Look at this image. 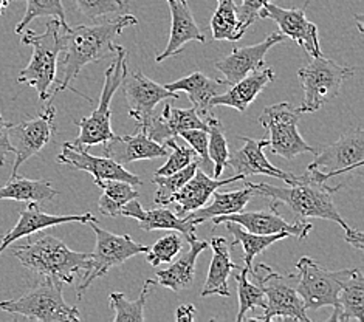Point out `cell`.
<instances>
[{
	"label": "cell",
	"mask_w": 364,
	"mask_h": 322,
	"mask_svg": "<svg viewBox=\"0 0 364 322\" xmlns=\"http://www.w3.org/2000/svg\"><path fill=\"white\" fill-rule=\"evenodd\" d=\"M136 22L135 16L124 13L112 21L95 25H77L76 28H68L65 31V43L63 50V75L55 84L58 87L53 90V95L65 89H72L70 84L85 65L115 55L118 45H115L114 41L124 31V28L136 25Z\"/></svg>",
	"instance_id": "cell-1"
},
{
	"label": "cell",
	"mask_w": 364,
	"mask_h": 322,
	"mask_svg": "<svg viewBox=\"0 0 364 322\" xmlns=\"http://www.w3.org/2000/svg\"><path fill=\"white\" fill-rule=\"evenodd\" d=\"M11 254L28 272L58 279L64 285H72L80 273L87 272L92 260V252L73 251L44 231H39L38 237L28 236L27 242L11 249Z\"/></svg>",
	"instance_id": "cell-2"
},
{
	"label": "cell",
	"mask_w": 364,
	"mask_h": 322,
	"mask_svg": "<svg viewBox=\"0 0 364 322\" xmlns=\"http://www.w3.org/2000/svg\"><path fill=\"white\" fill-rule=\"evenodd\" d=\"M68 28L70 27H64L53 17L47 22L44 33L33 30H23L21 33V42L33 48V55L28 65L17 76V82L33 87L41 101H48L53 97L58 58L64 50L65 31Z\"/></svg>",
	"instance_id": "cell-3"
},
{
	"label": "cell",
	"mask_w": 364,
	"mask_h": 322,
	"mask_svg": "<svg viewBox=\"0 0 364 322\" xmlns=\"http://www.w3.org/2000/svg\"><path fill=\"white\" fill-rule=\"evenodd\" d=\"M257 197H268L274 203H282L298 217V220L307 219H324L332 220L341 226L344 231L350 230L346 223L340 211L336 210L332 194L333 190L310 180V177L302 176V180L296 185L273 186L270 183H253Z\"/></svg>",
	"instance_id": "cell-4"
},
{
	"label": "cell",
	"mask_w": 364,
	"mask_h": 322,
	"mask_svg": "<svg viewBox=\"0 0 364 322\" xmlns=\"http://www.w3.org/2000/svg\"><path fill=\"white\" fill-rule=\"evenodd\" d=\"M315 160L307 166V176L321 185L328 186V180L344 177V181L363 173L364 164V130L353 127L348 130L336 143L316 151Z\"/></svg>",
	"instance_id": "cell-5"
},
{
	"label": "cell",
	"mask_w": 364,
	"mask_h": 322,
	"mask_svg": "<svg viewBox=\"0 0 364 322\" xmlns=\"http://www.w3.org/2000/svg\"><path fill=\"white\" fill-rule=\"evenodd\" d=\"M0 311L41 322L80 321V310L76 306H68L64 299V284L51 277H44V281L21 298L2 301Z\"/></svg>",
	"instance_id": "cell-6"
},
{
	"label": "cell",
	"mask_w": 364,
	"mask_h": 322,
	"mask_svg": "<svg viewBox=\"0 0 364 322\" xmlns=\"http://www.w3.org/2000/svg\"><path fill=\"white\" fill-rule=\"evenodd\" d=\"M248 274H253L257 285L264 291L267 301L264 315L251 318V321L270 322L276 318L304 322L310 321L306 313L307 310L304 307V302H302L296 290V274L279 273L265 264H259L255 268H251Z\"/></svg>",
	"instance_id": "cell-7"
},
{
	"label": "cell",
	"mask_w": 364,
	"mask_h": 322,
	"mask_svg": "<svg viewBox=\"0 0 364 322\" xmlns=\"http://www.w3.org/2000/svg\"><path fill=\"white\" fill-rule=\"evenodd\" d=\"M126 58L127 51L118 45L114 63L109 65L106 73H104V87L97 109L92 112L90 117H85L76 123L77 127H80V135H77L75 144L84 147L106 144L117 136L114 130H112L110 123V104L117 90L121 87V81H123V75L127 68Z\"/></svg>",
	"instance_id": "cell-8"
},
{
	"label": "cell",
	"mask_w": 364,
	"mask_h": 322,
	"mask_svg": "<svg viewBox=\"0 0 364 322\" xmlns=\"http://www.w3.org/2000/svg\"><path fill=\"white\" fill-rule=\"evenodd\" d=\"M355 73V68L338 64L333 59L324 56L311 58V63L298 70V77L304 101L298 107L301 113H314L335 100L341 92L346 80Z\"/></svg>",
	"instance_id": "cell-9"
},
{
	"label": "cell",
	"mask_w": 364,
	"mask_h": 322,
	"mask_svg": "<svg viewBox=\"0 0 364 322\" xmlns=\"http://www.w3.org/2000/svg\"><path fill=\"white\" fill-rule=\"evenodd\" d=\"M85 225H89L95 232L97 243H95V251L92 252L90 268L82 274V279L77 285V299H81L82 293L89 289L95 279L106 276L112 268L123 265L126 260L134 256L146 254L149 248L136 243L131 236H118V234L101 228L98 226V220H89Z\"/></svg>",
	"instance_id": "cell-10"
},
{
	"label": "cell",
	"mask_w": 364,
	"mask_h": 322,
	"mask_svg": "<svg viewBox=\"0 0 364 322\" xmlns=\"http://www.w3.org/2000/svg\"><path fill=\"white\" fill-rule=\"evenodd\" d=\"M302 113L293 109L289 102H277L264 109L259 117V124L268 130V147L272 154L293 160L301 154H315L310 144L304 141L298 130V123Z\"/></svg>",
	"instance_id": "cell-11"
},
{
	"label": "cell",
	"mask_w": 364,
	"mask_h": 322,
	"mask_svg": "<svg viewBox=\"0 0 364 322\" xmlns=\"http://www.w3.org/2000/svg\"><path fill=\"white\" fill-rule=\"evenodd\" d=\"M298 282L296 290L304 302L306 310H319L323 307H338V293L346 277L352 272L341 269V272H328L324 267L316 264L314 259L302 256L298 264Z\"/></svg>",
	"instance_id": "cell-12"
},
{
	"label": "cell",
	"mask_w": 364,
	"mask_h": 322,
	"mask_svg": "<svg viewBox=\"0 0 364 322\" xmlns=\"http://www.w3.org/2000/svg\"><path fill=\"white\" fill-rule=\"evenodd\" d=\"M56 107L47 106L38 117L25 119L22 123L10 127V143L16 155L11 177L17 176L22 164L31 156L39 154L50 143L55 134Z\"/></svg>",
	"instance_id": "cell-13"
},
{
	"label": "cell",
	"mask_w": 364,
	"mask_h": 322,
	"mask_svg": "<svg viewBox=\"0 0 364 322\" xmlns=\"http://www.w3.org/2000/svg\"><path fill=\"white\" fill-rule=\"evenodd\" d=\"M121 87H123L129 106V117L134 118L140 127L149 123L157 104L178 98L176 92H171L164 85L149 80L143 72H129L127 68L124 70Z\"/></svg>",
	"instance_id": "cell-14"
},
{
	"label": "cell",
	"mask_w": 364,
	"mask_h": 322,
	"mask_svg": "<svg viewBox=\"0 0 364 322\" xmlns=\"http://www.w3.org/2000/svg\"><path fill=\"white\" fill-rule=\"evenodd\" d=\"M59 164H67L72 169L89 172L95 180V185L102 188L109 180L127 181L134 186L143 185L141 178L135 173L124 169L123 164L117 163L110 156H95L87 152V147L77 146L75 143H64L63 151L58 155Z\"/></svg>",
	"instance_id": "cell-15"
},
{
	"label": "cell",
	"mask_w": 364,
	"mask_h": 322,
	"mask_svg": "<svg viewBox=\"0 0 364 322\" xmlns=\"http://www.w3.org/2000/svg\"><path fill=\"white\" fill-rule=\"evenodd\" d=\"M306 8L307 4L302 8H282L272 2L262 8L259 17L274 21L279 25V30L284 36L298 42L311 58L323 56L318 39V27L314 22L307 21Z\"/></svg>",
	"instance_id": "cell-16"
},
{
	"label": "cell",
	"mask_w": 364,
	"mask_h": 322,
	"mask_svg": "<svg viewBox=\"0 0 364 322\" xmlns=\"http://www.w3.org/2000/svg\"><path fill=\"white\" fill-rule=\"evenodd\" d=\"M214 223V230L220 226L223 222H234L240 225L242 228L255 232V234H277V232H287L290 236L298 237L299 240L307 239L309 232L314 230V225L307 220H296L290 223L284 219V217L277 213L276 203L272 202L268 210L262 211H253V213H236L230 215L215 217L211 220Z\"/></svg>",
	"instance_id": "cell-17"
},
{
	"label": "cell",
	"mask_w": 364,
	"mask_h": 322,
	"mask_svg": "<svg viewBox=\"0 0 364 322\" xmlns=\"http://www.w3.org/2000/svg\"><path fill=\"white\" fill-rule=\"evenodd\" d=\"M239 140L244 141V147L230 154L227 161V166H231L236 176L245 178L250 176H268L279 178L287 185H296L302 180V176L284 172L267 160L264 149L268 147V140H253L247 136H239Z\"/></svg>",
	"instance_id": "cell-18"
},
{
	"label": "cell",
	"mask_w": 364,
	"mask_h": 322,
	"mask_svg": "<svg viewBox=\"0 0 364 322\" xmlns=\"http://www.w3.org/2000/svg\"><path fill=\"white\" fill-rule=\"evenodd\" d=\"M285 41L281 31H274L259 43L242 48H232L231 53L214 64V67L225 76V81L230 85L236 84L248 73L259 70L264 67L265 56L270 48Z\"/></svg>",
	"instance_id": "cell-19"
},
{
	"label": "cell",
	"mask_w": 364,
	"mask_h": 322,
	"mask_svg": "<svg viewBox=\"0 0 364 322\" xmlns=\"http://www.w3.org/2000/svg\"><path fill=\"white\" fill-rule=\"evenodd\" d=\"M89 220H97L92 213H85L81 215H55V214H47L41 210L39 203H27V206L21 210L19 213V220L14 225L11 231L4 234L2 239H0V254L14 243L16 240L33 236V234H38L39 231H44L48 228H53V226H59L64 223H87Z\"/></svg>",
	"instance_id": "cell-20"
},
{
	"label": "cell",
	"mask_w": 364,
	"mask_h": 322,
	"mask_svg": "<svg viewBox=\"0 0 364 322\" xmlns=\"http://www.w3.org/2000/svg\"><path fill=\"white\" fill-rule=\"evenodd\" d=\"M166 2L172 17L171 36L163 53L155 58V63H163V60L180 55L188 42H206L205 34L194 19V14L191 13L188 0H166Z\"/></svg>",
	"instance_id": "cell-21"
},
{
	"label": "cell",
	"mask_w": 364,
	"mask_h": 322,
	"mask_svg": "<svg viewBox=\"0 0 364 322\" xmlns=\"http://www.w3.org/2000/svg\"><path fill=\"white\" fill-rule=\"evenodd\" d=\"M104 154L119 164L154 160L168 155V146L160 144L149 138L146 130L138 126L134 135H117L114 140L102 144Z\"/></svg>",
	"instance_id": "cell-22"
},
{
	"label": "cell",
	"mask_w": 364,
	"mask_h": 322,
	"mask_svg": "<svg viewBox=\"0 0 364 322\" xmlns=\"http://www.w3.org/2000/svg\"><path fill=\"white\" fill-rule=\"evenodd\" d=\"M149 138L154 141L166 146L169 141L189 129H205L206 123L198 117L194 107L191 109H177L172 104H166L160 117H152L149 123L143 127Z\"/></svg>",
	"instance_id": "cell-23"
},
{
	"label": "cell",
	"mask_w": 364,
	"mask_h": 322,
	"mask_svg": "<svg viewBox=\"0 0 364 322\" xmlns=\"http://www.w3.org/2000/svg\"><path fill=\"white\" fill-rule=\"evenodd\" d=\"M239 180H245V177L236 176L227 178V180H219V178H211L208 173H205L202 169H197L193 177H191L183 186H181L177 193L169 198V205L176 203L177 205V215L185 217L191 211H196L198 208H202L208 203V200L211 198L214 190H218L222 186L231 185V183H236Z\"/></svg>",
	"instance_id": "cell-24"
},
{
	"label": "cell",
	"mask_w": 364,
	"mask_h": 322,
	"mask_svg": "<svg viewBox=\"0 0 364 322\" xmlns=\"http://www.w3.org/2000/svg\"><path fill=\"white\" fill-rule=\"evenodd\" d=\"M171 92H185L198 113V117L208 118L211 115V101L228 89L230 84L225 80H213L202 72H194L178 81L164 85Z\"/></svg>",
	"instance_id": "cell-25"
},
{
	"label": "cell",
	"mask_w": 364,
	"mask_h": 322,
	"mask_svg": "<svg viewBox=\"0 0 364 322\" xmlns=\"http://www.w3.org/2000/svg\"><path fill=\"white\" fill-rule=\"evenodd\" d=\"M121 215L131 217L138 222V226L143 231H155V230H168L181 232L189 240L196 236V225L188 222L185 217H178L168 208H155V210L144 211L143 206L138 202V198L131 200L121 210Z\"/></svg>",
	"instance_id": "cell-26"
},
{
	"label": "cell",
	"mask_w": 364,
	"mask_h": 322,
	"mask_svg": "<svg viewBox=\"0 0 364 322\" xmlns=\"http://www.w3.org/2000/svg\"><path fill=\"white\" fill-rule=\"evenodd\" d=\"M274 77L276 75L272 68H259V70L251 72L245 77H242L236 84L230 85L222 95L211 101V106H225L239 112H245L250 107V104L259 97V93L265 89V85L274 81Z\"/></svg>",
	"instance_id": "cell-27"
},
{
	"label": "cell",
	"mask_w": 364,
	"mask_h": 322,
	"mask_svg": "<svg viewBox=\"0 0 364 322\" xmlns=\"http://www.w3.org/2000/svg\"><path fill=\"white\" fill-rule=\"evenodd\" d=\"M253 197H257V194L251 181H245L244 188L231 190V193H218V190H214L211 195L213 202L210 205L198 208L196 211H191L185 215V219L197 226L208 220H213L215 217L236 214L244 211L245 206Z\"/></svg>",
	"instance_id": "cell-28"
},
{
	"label": "cell",
	"mask_w": 364,
	"mask_h": 322,
	"mask_svg": "<svg viewBox=\"0 0 364 322\" xmlns=\"http://www.w3.org/2000/svg\"><path fill=\"white\" fill-rule=\"evenodd\" d=\"M188 242L191 248L185 254L180 256V259L176 260L169 268L160 269L157 273V282L164 289H169L176 293L186 290L193 285L197 259L208 248V243L205 240H198L196 236L191 237Z\"/></svg>",
	"instance_id": "cell-29"
},
{
	"label": "cell",
	"mask_w": 364,
	"mask_h": 322,
	"mask_svg": "<svg viewBox=\"0 0 364 322\" xmlns=\"http://www.w3.org/2000/svg\"><path fill=\"white\" fill-rule=\"evenodd\" d=\"M211 249H213V260L210 269H208V276L203 285V290L200 293L202 298L208 296L219 294L223 298H230V286H228V277L231 272L237 269L236 264H232L228 242L223 237H213L211 240Z\"/></svg>",
	"instance_id": "cell-30"
},
{
	"label": "cell",
	"mask_w": 364,
	"mask_h": 322,
	"mask_svg": "<svg viewBox=\"0 0 364 322\" xmlns=\"http://www.w3.org/2000/svg\"><path fill=\"white\" fill-rule=\"evenodd\" d=\"M364 321V277L360 268H352L350 274L346 277L341 290L338 293V307L333 308V315L328 322Z\"/></svg>",
	"instance_id": "cell-31"
},
{
	"label": "cell",
	"mask_w": 364,
	"mask_h": 322,
	"mask_svg": "<svg viewBox=\"0 0 364 322\" xmlns=\"http://www.w3.org/2000/svg\"><path fill=\"white\" fill-rule=\"evenodd\" d=\"M58 190L50 180H30L25 177H10L4 186H0V202L14 200L25 203H47L58 197Z\"/></svg>",
	"instance_id": "cell-32"
},
{
	"label": "cell",
	"mask_w": 364,
	"mask_h": 322,
	"mask_svg": "<svg viewBox=\"0 0 364 322\" xmlns=\"http://www.w3.org/2000/svg\"><path fill=\"white\" fill-rule=\"evenodd\" d=\"M222 225L227 226L228 232L234 237L231 247L240 245L242 249H244V262L245 268H248V273L251 272V268H253V260L257 254H261V252H264L268 247H272L273 243L290 237V234L287 232L255 234L244 230L240 225L234 222H223Z\"/></svg>",
	"instance_id": "cell-33"
},
{
	"label": "cell",
	"mask_w": 364,
	"mask_h": 322,
	"mask_svg": "<svg viewBox=\"0 0 364 322\" xmlns=\"http://www.w3.org/2000/svg\"><path fill=\"white\" fill-rule=\"evenodd\" d=\"M210 27L214 41L236 42L247 31L239 19L237 5L234 4V0H218V8H215Z\"/></svg>",
	"instance_id": "cell-34"
},
{
	"label": "cell",
	"mask_w": 364,
	"mask_h": 322,
	"mask_svg": "<svg viewBox=\"0 0 364 322\" xmlns=\"http://www.w3.org/2000/svg\"><path fill=\"white\" fill-rule=\"evenodd\" d=\"M101 189H102V195L100 197L98 206H100L101 214L107 217L121 215V210H123V206L126 203L140 197L135 186L127 181L109 180L104 183Z\"/></svg>",
	"instance_id": "cell-35"
},
{
	"label": "cell",
	"mask_w": 364,
	"mask_h": 322,
	"mask_svg": "<svg viewBox=\"0 0 364 322\" xmlns=\"http://www.w3.org/2000/svg\"><path fill=\"white\" fill-rule=\"evenodd\" d=\"M206 132H208V154H210V159L214 164L213 176L219 178L225 168H227L228 161V141H227V134H225L223 124L220 121L210 115L206 118Z\"/></svg>",
	"instance_id": "cell-36"
},
{
	"label": "cell",
	"mask_w": 364,
	"mask_h": 322,
	"mask_svg": "<svg viewBox=\"0 0 364 322\" xmlns=\"http://www.w3.org/2000/svg\"><path fill=\"white\" fill-rule=\"evenodd\" d=\"M155 282L152 279H147L143 285V290L140 298L136 301H129L126 299V296L123 293H118L114 291L110 293V308L115 311V322H129V321H134V322H143L146 319L144 316V307H146V301H147V296H149V290L151 286Z\"/></svg>",
	"instance_id": "cell-37"
},
{
	"label": "cell",
	"mask_w": 364,
	"mask_h": 322,
	"mask_svg": "<svg viewBox=\"0 0 364 322\" xmlns=\"http://www.w3.org/2000/svg\"><path fill=\"white\" fill-rule=\"evenodd\" d=\"M234 279L237 282V296H239V311L236 321L242 322L247 319V313L255 308H265L267 301L261 286L255 285L248 281V268H237V273L234 274Z\"/></svg>",
	"instance_id": "cell-38"
},
{
	"label": "cell",
	"mask_w": 364,
	"mask_h": 322,
	"mask_svg": "<svg viewBox=\"0 0 364 322\" xmlns=\"http://www.w3.org/2000/svg\"><path fill=\"white\" fill-rule=\"evenodd\" d=\"M197 169H198V163L196 160L191 164H188L186 168L180 169L174 173H169V176H154L152 183L157 186V190H155V203L161 206L169 205V198L174 195L191 177L194 176Z\"/></svg>",
	"instance_id": "cell-39"
},
{
	"label": "cell",
	"mask_w": 364,
	"mask_h": 322,
	"mask_svg": "<svg viewBox=\"0 0 364 322\" xmlns=\"http://www.w3.org/2000/svg\"><path fill=\"white\" fill-rule=\"evenodd\" d=\"M25 2H27V8H25L22 21L16 25V34H21L34 19L46 16L55 17L64 27H68L63 0H25Z\"/></svg>",
	"instance_id": "cell-40"
},
{
	"label": "cell",
	"mask_w": 364,
	"mask_h": 322,
	"mask_svg": "<svg viewBox=\"0 0 364 322\" xmlns=\"http://www.w3.org/2000/svg\"><path fill=\"white\" fill-rule=\"evenodd\" d=\"M183 242L177 232H171L168 236L161 237L154 243L152 247L146 251V260L147 264L152 267H159L161 264H169L174 260V257L181 251Z\"/></svg>",
	"instance_id": "cell-41"
},
{
	"label": "cell",
	"mask_w": 364,
	"mask_h": 322,
	"mask_svg": "<svg viewBox=\"0 0 364 322\" xmlns=\"http://www.w3.org/2000/svg\"><path fill=\"white\" fill-rule=\"evenodd\" d=\"M180 138L189 144L191 149L194 151L197 156V163H198V169H202L208 176H213L214 171V164L210 159V154H208V132L205 129H189L183 130L178 135Z\"/></svg>",
	"instance_id": "cell-42"
},
{
	"label": "cell",
	"mask_w": 364,
	"mask_h": 322,
	"mask_svg": "<svg viewBox=\"0 0 364 322\" xmlns=\"http://www.w3.org/2000/svg\"><path fill=\"white\" fill-rule=\"evenodd\" d=\"M80 13L92 21L101 19V17L112 13H126L127 2L126 0H75Z\"/></svg>",
	"instance_id": "cell-43"
},
{
	"label": "cell",
	"mask_w": 364,
	"mask_h": 322,
	"mask_svg": "<svg viewBox=\"0 0 364 322\" xmlns=\"http://www.w3.org/2000/svg\"><path fill=\"white\" fill-rule=\"evenodd\" d=\"M166 146L171 147L172 152L169 155L168 161L164 163L157 172H155V176H169V173H174L180 169H183V168L188 166V164H191V163L197 160V156H196L194 151L191 149V147L178 146L176 143V140L169 141Z\"/></svg>",
	"instance_id": "cell-44"
},
{
	"label": "cell",
	"mask_w": 364,
	"mask_h": 322,
	"mask_svg": "<svg viewBox=\"0 0 364 322\" xmlns=\"http://www.w3.org/2000/svg\"><path fill=\"white\" fill-rule=\"evenodd\" d=\"M274 0H242L240 8H237V16L244 27L248 30L251 25L259 19V13L267 4H272Z\"/></svg>",
	"instance_id": "cell-45"
},
{
	"label": "cell",
	"mask_w": 364,
	"mask_h": 322,
	"mask_svg": "<svg viewBox=\"0 0 364 322\" xmlns=\"http://www.w3.org/2000/svg\"><path fill=\"white\" fill-rule=\"evenodd\" d=\"M10 127L11 123L4 119L0 113V168L5 166V160L8 154H13V146L10 143Z\"/></svg>",
	"instance_id": "cell-46"
},
{
	"label": "cell",
	"mask_w": 364,
	"mask_h": 322,
	"mask_svg": "<svg viewBox=\"0 0 364 322\" xmlns=\"http://www.w3.org/2000/svg\"><path fill=\"white\" fill-rule=\"evenodd\" d=\"M176 319L178 322H193L197 319V310L193 304H183L176 310Z\"/></svg>",
	"instance_id": "cell-47"
},
{
	"label": "cell",
	"mask_w": 364,
	"mask_h": 322,
	"mask_svg": "<svg viewBox=\"0 0 364 322\" xmlns=\"http://www.w3.org/2000/svg\"><path fill=\"white\" fill-rule=\"evenodd\" d=\"M344 232H346L344 239H346V242L349 243V245H352L353 248H357L360 251L364 249V234H363V231L350 228V230L344 231Z\"/></svg>",
	"instance_id": "cell-48"
},
{
	"label": "cell",
	"mask_w": 364,
	"mask_h": 322,
	"mask_svg": "<svg viewBox=\"0 0 364 322\" xmlns=\"http://www.w3.org/2000/svg\"><path fill=\"white\" fill-rule=\"evenodd\" d=\"M13 2V0H0V16L4 14V11L8 8V5H10Z\"/></svg>",
	"instance_id": "cell-49"
},
{
	"label": "cell",
	"mask_w": 364,
	"mask_h": 322,
	"mask_svg": "<svg viewBox=\"0 0 364 322\" xmlns=\"http://www.w3.org/2000/svg\"><path fill=\"white\" fill-rule=\"evenodd\" d=\"M353 19H355V21H357V27H358L360 33L363 34V16L357 14V16H353Z\"/></svg>",
	"instance_id": "cell-50"
}]
</instances>
